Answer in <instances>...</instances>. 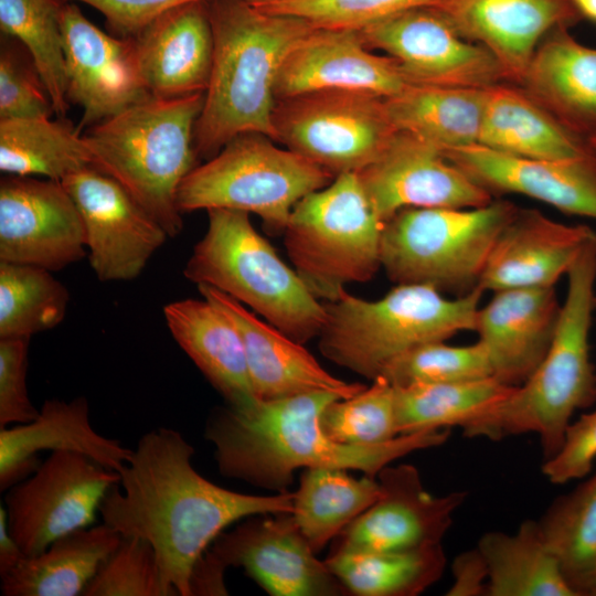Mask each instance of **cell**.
<instances>
[{
	"label": "cell",
	"instance_id": "1",
	"mask_svg": "<svg viewBox=\"0 0 596 596\" xmlns=\"http://www.w3.org/2000/svg\"><path fill=\"white\" fill-rule=\"evenodd\" d=\"M193 455L178 430L143 434L99 507L103 523L152 545L166 584L179 596H190L195 563L227 526L252 515L292 512L294 492L225 489L194 469Z\"/></svg>",
	"mask_w": 596,
	"mask_h": 596
},
{
	"label": "cell",
	"instance_id": "2",
	"mask_svg": "<svg viewBox=\"0 0 596 596\" xmlns=\"http://www.w3.org/2000/svg\"><path fill=\"white\" fill-rule=\"evenodd\" d=\"M338 398L315 391L216 409L204 436L214 446L220 473L276 492L288 491L298 468L353 469L376 478L394 460L440 446L450 434L449 428L425 429L374 445L337 443L322 430L320 416Z\"/></svg>",
	"mask_w": 596,
	"mask_h": 596
},
{
	"label": "cell",
	"instance_id": "3",
	"mask_svg": "<svg viewBox=\"0 0 596 596\" xmlns=\"http://www.w3.org/2000/svg\"><path fill=\"white\" fill-rule=\"evenodd\" d=\"M214 38L211 75L194 128L196 157L209 159L234 137L258 132L274 140L275 89L283 63L313 26L264 11L245 0H209Z\"/></svg>",
	"mask_w": 596,
	"mask_h": 596
},
{
	"label": "cell",
	"instance_id": "4",
	"mask_svg": "<svg viewBox=\"0 0 596 596\" xmlns=\"http://www.w3.org/2000/svg\"><path fill=\"white\" fill-rule=\"evenodd\" d=\"M566 276L567 294L546 355L524 383L465 424L464 436L497 441L535 434L547 460L560 450L574 413L596 402V373L589 355L596 234L584 244Z\"/></svg>",
	"mask_w": 596,
	"mask_h": 596
},
{
	"label": "cell",
	"instance_id": "5",
	"mask_svg": "<svg viewBox=\"0 0 596 596\" xmlns=\"http://www.w3.org/2000/svg\"><path fill=\"white\" fill-rule=\"evenodd\" d=\"M204 93L149 97L89 127L83 135L93 166L119 182L166 230L183 222L178 190L195 167L194 128Z\"/></svg>",
	"mask_w": 596,
	"mask_h": 596
},
{
	"label": "cell",
	"instance_id": "6",
	"mask_svg": "<svg viewBox=\"0 0 596 596\" xmlns=\"http://www.w3.org/2000/svg\"><path fill=\"white\" fill-rule=\"evenodd\" d=\"M483 290L447 298L428 285L397 284L376 300L348 291L324 302L319 350L333 363L373 381L406 351L473 331Z\"/></svg>",
	"mask_w": 596,
	"mask_h": 596
},
{
	"label": "cell",
	"instance_id": "7",
	"mask_svg": "<svg viewBox=\"0 0 596 596\" xmlns=\"http://www.w3.org/2000/svg\"><path fill=\"white\" fill-rule=\"evenodd\" d=\"M206 212L207 228L183 269L185 278L227 294L299 343L319 337L324 304L257 232L249 213Z\"/></svg>",
	"mask_w": 596,
	"mask_h": 596
},
{
	"label": "cell",
	"instance_id": "8",
	"mask_svg": "<svg viewBox=\"0 0 596 596\" xmlns=\"http://www.w3.org/2000/svg\"><path fill=\"white\" fill-rule=\"evenodd\" d=\"M507 200L478 207H408L382 231L381 264L397 284H421L457 297L479 288L489 254L518 211Z\"/></svg>",
	"mask_w": 596,
	"mask_h": 596
},
{
	"label": "cell",
	"instance_id": "9",
	"mask_svg": "<svg viewBox=\"0 0 596 596\" xmlns=\"http://www.w3.org/2000/svg\"><path fill=\"white\" fill-rule=\"evenodd\" d=\"M383 225L358 173L345 172L295 205L284 245L305 285L329 302L382 268Z\"/></svg>",
	"mask_w": 596,
	"mask_h": 596
},
{
	"label": "cell",
	"instance_id": "10",
	"mask_svg": "<svg viewBox=\"0 0 596 596\" xmlns=\"http://www.w3.org/2000/svg\"><path fill=\"white\" fill-rule=\"evenodd\" d=\"M258 132L241 134L205 163L195 166L177 195L181 213L230 209L258 215L284 232L295 205L334 175Z\"/></svg>",
	"mask_w": 596,
	"mask_h": 596
},
{
	"label": "cell",
	"instance_id": "11",
	"mask_svg": "<svg viewBox=\"0 0 596 596\" xmlns=\"http://www.w3.org/2000/svg\"><path fill=\"white\" fill-rule=\"evenodd\" d=\"M273 127L274 141L334 177L372 163L398 131L385 97L342 89L277 99Z\"/></svg>",
	"mask_w": 596,
	"mask_h": 596
},
{
	"label": "cell",
	"instance_id": "12",
	"mask_svg": "<svg viewBox=\"0 0 596 596\" xmlns=\"http://www.w3.org/2000/svg\"><path fill=\"white\" fill-rule=\"evenodd\" d=\"M119 473L89 457L53 451L4 498L10 534L26 556L44 551L55 540L91 526Z\"/></svg>",
	"mask_w": 596,
	"mask_h": 596
},
{
	"label": "cell",
	"instance_id": "13",
	"mask_svg": "<svg viewBox=\"0 0 596 596\" xmlns=\"http://www.w3.org/2000/svg\"><path fill=\"white\" fill-rule=\"evenodd\" d=\"M359 32L370 50L395 60L411 84L486 88L505 82L489 50L462 38L427 6L386 17Z\"/></svg>",
	"mask_w": 596,
	"mask_h": 596
},
{
	"label": "cell",
	"instance_id": "14",
	"mask_svg": "<svg viewBox=\"0 0 596 596\" xmlns=\"http://www.w3.org/2000/svg\"><path fill=\"white\" fill-rule=\"evenodd\" d=\"M85 228L89 264L100 281L130 280L169 237L114 178L94 166L61 181Z\"/></svg>",
	"mask_w": 596,
	"mask_h": 596
},
{
	"label": "cell",
	"instance_id": "15",
	"mask_svg": "<svg viewBox=\"0 0 596 596\" xmlns=\"http://www.w3.org/2000/svg\"><path fill=\"white\" fill-rule=\"evenodd\" d=\"M247 517L207 549L225 567H241L273 596H344L345 586L300 532L291 513Z\"/></svg>",
	"mask_w": 596,
	"mask_h": 596
},
{
	"label": "cell",
	"instance_id": "16",
	"mask_svg": "<svg viewBox=\"0 0 596 596\" xmlns=\"http://www.w3.org/2000/svg\"><path fill=\"white\" fill-rule=\"evenodd\" d=\"M79 211L61 181L6 174L0 181V260L60 270L86 252Z\"/></svg>",
	"mask_w": 596,
	"mask_h": 596
},
{
	"label": "cell",
	"instance_id": "17",
	"mask_svg": "<svg viewBox=\"0 0 596 596\" xmlns=\"http://www.w3.org/2000/svg\"><path fill=\"white\" fill-rule=\"evenodd\" d=\"M381 494L334 540L330 552L405 551L440 544L466 491L429 493L411 464L386 466L376 476Z\"/></svg>",
	"mask_w": 596,
	"mask_h": 596
},
{
	"label": "cell",
	"instance_id": "18",
	"mask_svg": "<svg viewBox=\"0 0 596 596\" xmlns=\"http://www.w3.org/2000/svg\"><path fill=\"white\" fill-rule=\"evenodd\" d=\"M358 177L385 223L408 207H478L493 195L433 145L398 130Z\"/></svg>",
	"mask_w": 596,
	"mask_h": 596
},
{
	"label": "cell",
	"instance_id": "19",
	"mask_svg": "<svg viewBox=\"0 0 596 596\" xmlns=\"http://www.w3.org/2000/svg\"><path fill=\"white\" fill-rule=\"evenodd\" d=\"M61 29L67 99L83 110L78 129L151 97L140 75L132 38L102 31L77 4L66 1Z\"/></svg>",
	"mask_w": 596,
	"mask_h": 596
},
{
	"label": "cell",
	"instance_id": "20",
	"mask_svg": "<svg viewBox=\"0 0 596 596\" xmlns=\"http://www.w3.org/2000/svg\"><path fill=\"white\" fill-rule=\"evenodd\" d=\"M427 7L462 38L489 50L505 82L519 86L543 38L583 20L573 0H432Z\"/></svg>",
	"mask_w": 596,
	"mask_h": 596
},
{
	"label": "cell",
	"instance_id": "21",
	"mask_svg": "<svg viewBox=\"0 0 596 596\" xmlns=\"http://www.w3.org/2000/svg\"><path fill=\"white\" fill-rule=\"evenodd\" d=\"M409 84L396 61L370 50L359 30L315 28L286 56L275 94L342 89L386 98Z\"/></svg>",
	"mask_w": 596,
	"mask_h": 596
},
{
	"label": "cell",
	"instance_id": "22",
	"mask_svg": "<svg viewBox=\"0 0 596 596\" xmlns=\"http://www.w3.org/2000/svg\"><path fill=\"white\" fill-rule=\"evenodd\" d=\"M443 152L492 195L522 194L563 213L596 220L594 151L570 159H531L473 143Z\"/></svg>",
	"mask_w": 596,
	"mask_h": 596
},
{
	"label": "cell",
	"instance_id": "23",
	"mask_svg": "<svg viewBox=\"0 0 596 596\" xmlns=\"http://www.w3.org/2000/svg\"><path fill=\"white\" fill-rule=\"evenodd\" d=\"M198 289L236 327L258 398L275 400L315 391L333 392L348 398L365 387L330 374L302 343L262 320L227 294L207 285H198Z\"/></svg>",
	"mask_w": 596,
	"mask_h": 596
},
{
	"label": "cell",
	"instance_id": "24",
	"mask_svg": "<svg viewBox=\"0 0 596 596\" xmlns=\"http://www.w3.org/2000/svg\"><path fill=\"white\" fill-rule=\"evenodd\" d=\"M560 311L555 287L493 291L478 308L473 330L488 352L493 377L510 386L524 383L549 351Z\"/></svg>",
	"mask_w": 596,
	"mask_h": 596
},
{
	"label": "cell",
	"instance_id": "25",
	"mask_svg": "<svg viewBox=\"0 0 596 596\" xmlns=\"http://www.w3.org/2000/svg\"><path fill=\"white\" fill-rule=\"evenodd\" d=\"M132 39L141 78L152 97L205 93L214 52L207 1L172 8Z\"/></svg>",
	"mask_w": 596,
	"mask_h": 596
},
{
	"label": "cell",
	"instance_id": "26",
	"mask_svg": "<svg viewBox=\"0 0 596 596\" xmlns=\"http://www.w3.org/2000/svg\"><path fill=\"white\" fill-rule=\"evenodd\" d=\"M595 234L588 225L563 224L539 210L519 207L499 234L478 287L483 291L555 287Z\"/></svg>",
	"mask_w": 596,
	"mask_h": 596
},
{
	"label": "cell",
	"instance_id": "27",
	"mask_svg": "<svg viewBox=\"0 0 596 596\" xmlns=\"http://www.w3.org/2000/svg\"><path fill=\"white\" fill-rule=\"evenodd\" d=\"M45 450L79 453L118 473L132 454L93 428L85 397L46 400L33 421L0 428V490L29 477L40 465L38 453Z\"/></svg>",
	"mask_w": 596,
	"mask_h": 596
},
{
	"label": "cell",
	"instance_id": "28",
	"mask_svg": "<svg viewBox=\"0 0 596 596\" xmlns=\"http://www.w3.org/2000/svg\"><path fill=\"white\" fill-rule=\"evenodd\" d=\"M568 30L556 28L543 38L520 86L567 130L586 139L596 131V49Z\"/></svg>",
	"mask_w": 596,
	"mask_h": 596
},
{
	"label": "cell",
	"instance_id": "29",
	"mask_svg": "<svg viewBox=\"0 0 596 596\" xmlns=\"http://www.w3.org/2000/svg\"><path fill=\"white\" fill-rule=\"evenodd\" d=\"M167 326L228 406L244 407L256 398L242 338L233 322L210 300L183 299L164 306Z\"/></svg>",
	"mask_w": 596,
	"mask_h": 596
},
{
	"label": "cell",
	"instance_id": "30",
	"mask_svg": "<svg viewBox=\"0 0 596 596\" xmlns=\"http://www.w3.org/2000/svg\"><path fill=\"white\" fill-rule=\"evenodd\" d=\"M477 143L531 159H570L593 151L586 139L567 130L521 86L508 82L486 87Z\"/></svg>",
	"mask_w": 596,
	"mask_h": 596
},
{
	"label": "cell",
	"instance_id": "31",
	"mask_svg": "<svg viewBox=\"0 0 596 596\" xmlns=\"http://www.w3.org/2000/svg\"><path fill=\"white\" fill-rule=\"evenodd\" d=\"M123 535L102 523L68 533L44 551L24 556L1 576L4 596H78Z\"/></svg>",
	"mask_w": 596,
	"mask_h": 596
},
{
	"label": "cell",
	"instance_id": "32",
	"mask_svg": "<svg viewBox=\"0 0 596 596\" xmlns=\"http://www.w3.org/2000/svg\"><path fill=\"white\" fill-rule=\"evenodd\" d=\"M486 88L409 84L386 97L397 130L446 151L477 143Z\"/></svg>",
	"mask_w": 596,
	"mask_h": 596
},
{
	"label": "cell",
	"instance_id": "33",
	"mask_svg": "<svg viewBox=\"0 0 596 596\" xmlns=\"http://www.w3.org/2000/svg\"><path fill=\"white\" fill-rule=\"evenodd\" d=\"M477 547L488 566L487 596H576L535 520H524L511 534L486 532Z\"/></svg>",
	"mask_w": 596,
	"mask_h": 596
},
{
	"label": "cell",
	"instance_id": "34",
	"mask_svg": "<svg viewBox=\"0 0 596 596\" xmlns=\"http://www.w3.org/2000/svg\"><path fill=\"white\" fill-rule=\"evenodd\" d=\"M377 478H354L347 469L313 467L304 470L294 492L292 517L319 553L380 497Z\"/></svg>",
	"mask_w": 596,
	"mask_h": 596
},
{
	"label": "cell",
	"instance_id": "35",
	"mask_svg": "<svg viewBox=\"0 0 596 596\" xmlns=\"http://www.w3.org/2000/svg\"><path fill=\"white\" fill-rule=\"evenodd\" d=\"M88 166H93V157L84 136L65 120L0 119V170L4 174L62 181Z\"/></svg>",
	"mask_w": 596,
	"mask_h": 596
},
{
	"label": "cell",
	"instance_id": "36",
	"mask_svg": "<svg viewBox=\"0 0 596 596\" xmlns=\"http://www.w3.org/2000/svg\"><path fill=\"white\" fill-rule=\"evenodd\" d=\"M324 563L356 596H416L443 575L441 543L405 551L329 552Z\"/></svg>",
	"mask_w": 596,
	"mask_h": 596
},
{
	"label": "cell",
	"instance_id": "37",
	"mask_svg": "<svg viewBox=\"0 0 596 596\" xmlns=\"http://www.w3.org/2000/svg\"><path fill=\"white\" fill-rule=\"evenodd\" d=\"M538 523L576 596H596V469L572 491L557 497Z\"/></svg>",
	"mask_w": 596,
	"mask_h": 596
},
{
	"label": "cell",
	"instance_id": "38",
	"mask_svg": "<svg viewBox=\"0 0 596 596\" xmlns=\"http://www.w3.org/2000/svg\"><path fill=\"white\" fill-rule=\"evenodd\" d=\"M514 387L493 376L394 387L397 433L403 435L454 426L461 428L504 400Z\"/></svg>",
	"mask_w": 596,
	"mask_h": 596
},
{
	"label": "cell",
	"instance_id": "39",
	"mask_svg": "<svg viewBox=\"0 0 596 596\" xmlns=\"http://www.w3.org/2000/svg\"><path fill=\"white\" fill-rule=\"evenodd\" d=\"M63 3V0H0L2 34L17 40L28 51L60 117L70 108L61 29Z\"/></svg>",
	"mask_w": 596,
	"mask_h": 596
},
{
	"label": "cell",
	"instance_id": "40",
	"mask_svg": "<svg viewBox=\"0 0 596 596\" xmlns=\"http://www.w3.org/2000/svg\"><path fill=\"white\" fill-rule=\"evenodd\" d=\"M68 299L51 270L0 260V339L31 338L56 327Z\"/></svg>",
	"mask_w": 596,
	"mask_h": 596
},
{
	"label": "cell",
	"instance_id": "41",
	"mask_svg": "<svg viewBox=\"0 0 596 596\" xmlns=\"http://www.w3.org/2000/svg\"><path fill=\"white\" fill-rule=\"evenodd\" d=\"M320 425L332 440L347 445H374L398 436L394 387L383 376L348 398L331 402Z\"/></svg>",
	"mask_w": 596,
	"mask_h": 596
},
{
	"label": "cell",
	"instance_id": "42",
	"mask_svg": "<svg viewBox=\"0 0 596 596\" xmlns=\"http://www.w3.org/2000/svg\"><path fill=\"white\" fill-rule=\"evenodd\" d=\"M380 376L394 387L418 383H450L493 376L485 345H450L433 341L415 347L387 364Z\"/></svg>",
	"mask_w": 596,
	"mask_h": 596
},
{
	"label": "cell",
	"instance_id": "43",
	"mask_svg": "<svg viewBox=\"0 0 596 596\" xmlns=\"http://www.w3.org/2000/svg\"><path fill=\"white\" fill-rule=\"evenodd\" d=\"M82 596H177L166 584L152 545L123 536Z\"/></svg>",
	"mask_w": 596,
	"mask_h": 596
},
{
	"label": "cell",
	"instance_id": "44",
	"mask_svg": "<svg viewBox=\"0 0 596 596\" xmlns=\"http://www.w3.org/2000/svg\"><path fill=\"white\" fill-rule=\"evenodd\" d=\"M8 40L0 51V119L51 117L54 107L32 57L20 42Z\"/></svg>",
	"mask_w": 596,
	"mask_h": 596
},
{
	"label": "cell",
	"instance_id": "45",
	"mask_svg": "<svg viewBox=\"0 0 596 596\" xmlns=\"http://www.w3.org/2000/svg\"><path fill=\"white\" fill-rule=\"evenodd\" d=\"M432 0H281L259 9L302 18L316 28L361 30Z\"/></svg>",
	"mask_w": 596,
	"mask_h": 596
},
{
	"label": "cell",
	"instance_id": "46",
	"mask_svg": "<svg viewBox=\"0 0 596 596\" xmlns=\"http://www.w3.org/2000/svg\"><path fill=\"white\" fill-rule=\"evenodd\" d=\"M29 341L0 339V428L29 423L39 414L26 389Z\"/></svg>",
	"mask_w": 596,
	"mask_h": 596
},
{
	"label": "cell",
	"instance_id": "47",
	"mask_svg": "<svg viewBox=\"0 0 596 596\" xmlns=\"http://www.w3.org/2000/svg\"><path fill=\"white\" fill-rule=\"evenodd\" d=\"M596 462V408L572 422L560 450L544 460L542 472L554 485L587 477Z\"/></svg>",
	"mask_w": 596,
	"mask_h": 596
},
{
	"label": "cell",
	"instance_id": "48",
	"mask_svg": "<svg viewBox=\"0 0 596 596\" xmlns=\"http://www.w3.org/2000/svg\"><path fill=\"white\" fill-rule=\"evenodd\" d=\"M83 2L99 11L120 38H134L166 11L181 4L209 0H63Z\"/></svg>",
	"mask_w": 596,
	"mask_h": 596
},
{
	"label": "cell",
	"instance_id": "49",
	"mask_svg": "<svg viewBox=\"0 0 596 596\" xmlns=\"http://www.w3.org/2000/svg\"><path fill=\"white\" fill-rule=\"evenodd\" d=\"M454 577L447 596H487L488 566L478 547L457 555L451 564Z\"/></svg>",
	"mask_w": 596,
	"mask_h": 596
},
{
	"label": "cell",
	"instance_id": "50",
	"mask_svg": "<svg viewBox=\"0 0 596 596\" xmlns=\"http://www.w3.org/2000/svg\"><path fill=\"white\" fill-rule=\"evenodd\" d=\"M225 567L206 550L195 563L189 583L190 596L227 595Z\"/></svg>",
	"mask_w": 596,
	"mask_h": 596
},
{
	"label": "cell",
	"instance_id": "51",
	"mask_svg": "<svg viewBox=\"0 0 596 596\" xmlns=\"http://www.w3.org/2000/svg\"><path fill=\"white\" fill-rule=\"evenodd\" d=\"M24 553L12 538L8 526L7 510L0 507V577L8 574L23 557Z\"/></svg>",
	"mask_w": 596,
	"mask_h": 596
},
{
	"label": "cell",
	"instance_id": "52",
	"mask_svg": "<svg viewBox=\"0 0 596 596\" xmlns=\"http://www.w3.org/2000/svg\"><path fill=\"white\" fill-rule=\"evenodd\" d=\"M583 19L596 24V0H573Z\"/></svg>",
	"mask_w": 596,
	"mask_h": 596
},
{
	"label": "cell",
	"instance_id": "53",
	"mask_svg": "<svg viewBox=\"0 0 596 596\" xmlns=\"http://www.w3.org/2000/svg\"><path fill=\"white\" fill-rule=\"evenodd\" d=\"M245 1L253 4L254 7L260 8V7H265V6L281 1V0H245Z\"/></svg>",
	"mask_w": 596,
	"mask_h": 596
},
{
	"label": "cell",
	"instance_id": "54",
	"mask_svg": "<svg viewBox=\"0 0 596 596\" xmlns=\"http://www.w3.org/2000/svg\"><path fill=\"white\" fill-rule=\"evenodd\" d=\"M589 148L596 153V131L586 138Z\"/></svg>",
	"mask_w": 596,
	"mask_h": 596
},
{
	"label": "cell",
	"instance_id": "55",
	"mask_svg": "<svg viewBox=\"0 0 596 596\" xmlns=\"http://www.w3.org/2000/svg\"><path fill=\"white\" fill-rule=\"evenodd\" d=\"M595 311H596V297H595Z\"/></svg>",
	"mask_w": 596,
	"mask_h": 596
}]
</instances>
